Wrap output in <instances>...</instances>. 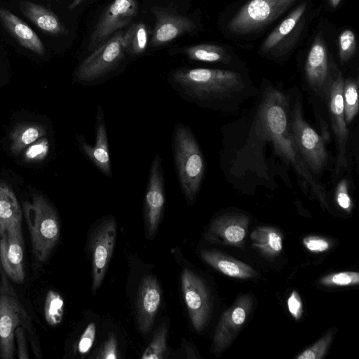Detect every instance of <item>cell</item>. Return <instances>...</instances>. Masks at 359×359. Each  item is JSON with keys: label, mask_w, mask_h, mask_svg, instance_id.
I'll use <instances>...</instances> for the list:
<instances>
[{"label": "cell", "mask_w": 359, "mask_h": 359, "mask_svg": "<svg viewBox=\"0 0 359 359\" xmlns=\"http://www.w3.org/2000/svg\"><path fill=\"white\" fill-rule=\"evenodd\" d=\"M168 81L182 100L224 112L236 111L252 93L243 76L232 70L180 67L170 72Z\"/></svg>", "instance_id": "cell-1"}, {"label": "cell", "mask_w": 359, "mask_h": 359, "mask_svg": "<svg viewBox=\"0 0 359 359\" xmlns=\"http://www.w3.org/2000/svg\"><path fill=\"white\" fill-rule=\"evenodd\" d=\"M289 111L286 96L278 90L268 88L264 93L256 116L258 135L271 142L276 154L290 163L320 201L326 204L322 184L310 172L295 144L290 127Z\"/></svg>", "instance_id": "cell-2"}, {"label": "cell", "mask_w": 359, "mask_h": 359, "mask_svg": "<svg viewBox=\"0 0 359 359\" xmlns=\"http://www.w3.org/2000/svg\"><path fill=\"white\" fill-rule=\"evenodd\" d=\"M172 151L177 180L190 205L194 203L205 173V160L192 130L182 123L175 125Z\"/></svg>", "instance_id": "cell-3"}, {"label": "cell", "mask_w": 359, "mask_h": 359, "mask_svg": "<svg viewBox=\"0 0 359 359\" xmlns=\"http://www.w3.org/2000/svg\"><path fill=\"white\" fill-rule=\"evenodd\" d=\"M25 215L34 254L40 262L46 261L60 237V223L55 209L41 195L34 194L25 203Z\"/></svg>", "instance_id": "cell-4"}, {"label": "cell", "mask_w": 359, "mask_h": 359, "mask_svg": "<svg viewBox=\"0 0 359 359\" xmlns=\"http://www.w3.org/2000/svg\"><path fill=\"white\" fill-rule=\"evenodd\" d=\"M291 133L306 165L313 175H318L328 162L326 140L306 121L301 100H296L289 111Z\"/></svg>", "instance_id": "cell-5"}, {"label": "cell", "mask_w": 359, "mask_h": 359, "mask_svg": "<svg viewBox=\"0 0 359 359\" xmlns=\"http://www.w3.org/2000/svg\"><path fill=\"white\" fill-rule=\"evenodd\" d=\"M122 36L123 33L117 32L84 59L75 70L74 81L92 86L108 79L124 58Z\"/></svg>", "instance_id": "cell-6"}, {"label": "cell", "mask_w": 359, "mask_h": 359, "mask_svg": "<svg viewBox=\"0 0 359 359\" xmlns=\"http://www.w3.org/2000/svg\"><path fill=\"white\" fill-rule=\"evenodd\" d=\"M116 237V222L109 215L95 226L90 236L92 260V292L100 287L107 271Z\"/></svg>", "instance_id": "cell-7"}, {"label": "cell", "mask_w": 359, "mask_h": 359, "mask_svg": "<svg viewBox=\"0 0 359 359\" xmlns=\"http://www.w3.org/2000/svg\"><path fill=\"white\" fill-rule=\"evenodd\" d=\"M296 0H250L231 19L228 29L235 34H247L269 23Z\"/></svg>", "instance_id": "cell-8"}, {"label": "cell", "mask_w": 359, "mask_h": 359, "mask_svg": "<svg viewBox=\"0 0 359 359\" xmlns=\"http://www.w3.org/2000/svg\"><path fill=\"white\" fill-rule=\"evenodd\" d=\"M143 205L147 236L151 238L157 231L165 205L164 172L159 154L154 156L149 168Z\"/></svg>", "instance_id": "cell-9"}, {"label": "cell", "mask_w": 359, "mask_h": 359, "mask_svg": "<svg viewBox=\"0 0 359 359\" xmlns=\"http://www.w3.org/2000/svg\"><path fill=\"white\" fill-rule=\"evenodd\" d=\"M343 85L342 74L339 72H336L326 99L328 103L332 129L337 142L336 173H338L341 169L348 168L346 149L349 131L344 116Z\"/></svg>", "instance_id": "cell-10"}, {"label": "cell", "mask_w": 359, "mask_h": 359, "mask_svg": "<svg viewBox=\"0 0 359 359\" xmlns=\"http://www.w3.org/2000/svg\"><path fill=\"white\" fill-rule=\"evenodd\" d=\"M181 286L191 324L200 332L206 325L211 311L208 289L203 280L188 269L182 273Z\"/></svg>", "instance_id": "cell-11"}, {"label": "cell", "mask_w": 359, "mask_h": 359, "mask_svg": "<svg viewBox=\"0 0 359 359\" xmlns=\"http://www.w3.org/2000/svg\"><path fill=\"white\" fill-rule=\"evenodd\" d=\"M137 9L136 0H114L95 26L90 37L88 50H95L111 34L126 26L135 17Z\"/></svg>", "instance_id": "cell-12"}, {"label": "cell", "mask_w": 359, "mask_h": 359, "mask_svg": "<svg viewBox=\"0 0 359 359\" xmlns=\"http://www.w3.org/2000/svg\"><path fill=\"white\" fill-rule=\"evenodd\" d=\"M95 144L91 145L82 135H76L77 144L82 154L104 176L111 178L112 170L104 110L97 105L95 123Z\"/></svg>", "instance_id": "cell-13"}, {"label": "cell", "mask_w": 359, "mask_h": 359, "mask_svg": "<svg viewBox=\"0 0 359 359\" xmlns=\"http://www.w3.org/2000/svg\"><path fill=\"white\" fill-rule=\"evenodd\" d=\"M252 304L250 296L243 295L223 313L214 334V353H220L230 345L244 324Z\"/></svg>", "instance_id": "cell-14"}, {"label": "cell", "mask_w": 359, "mask_h": 359, "mask_svg": "<svg viewBox=\"0 0 359 359\" xmlns=\"http://www.w3.org/2000/svg\"><path fill=\"white\" fill-rule=\"evenodd\" d=\"M25 313L15 296L7 291L0 294V357H14L15 330L25 320Z\"/></svg>", "instance_id": "cell-15"}, {"label": "cell", "mask_w": 359, "mask_h": 359, "mask_svg": "<svg viewBox=\"0 0 359 359\" xmlns=\"http://www.w3.org/2000/svg\"><path fill=\"white\" fill-rule=\"evenodd\" d=\"M334 76L330 72L326 48L323 42L317 39L311 47L306 60V81L315 94L326 100Z\"/></svg>", "instance_id": "cell-16"}, {"label": "cell", "mask_w": 359, "mask_h": 359, "mask_svg": "<svg viewBox=\"0 0 359 359\" xmlns=\"http://www.w3.org/2000/svg\"><path fill=\"white\" fill-rule=\"evenodd\" d=\"M22 228L12 226L0 236V260L7 276L15 283L25 279Z\"/></svg>", "instance_id": "cell-17"}, {"label": "cell", "mask_w": 359, "mask_h": 359, "mask_svg": "<svg viewBox=\"0 0 359 359\" xmlns=\"http://www.w3.org/2000/svg\"><path fill=\"white\" fill-rule=\"evenodd\" d=\"M161 301V289L156 278L151 275L142 278L136 299L137 321L142 333L146 334L151 330Z\"/></svg>", "instance_id": "cell-18"}, {"label": "cell", "mask_w": 359, "mask_h": 359, "mask_svg": "<svg viewBox=\"0 0 359 359\" xmlns=\"http://www.w3.org/2000/svg\"><path fill=\"white\" fill-rule=\"evenodd\" d=\"M249 219L241 214H226L216 218L205 237L210 242L236 245L246 235Z\"/></svg>", "instance_id": "cell-19"}, {"label": "cell", "mask_w": 359, "mask_h": 359, "mask_svg": "<svg viewBox=\"0 0 359 359\" xmlns=\"http://www.w3.org/2000/svg\"><path fill=\"white\" fill-rule=\"evenodd\" d=\"M151 11L156 19L151 40L152 46H162L196 29L194 23L184 16L167 13L161 9L152 8Z\"/></svg>", "instance_id": "cell-20"}, {"label": "cell", "mask_w": 359, "mask_h": 359, "mask_svg": "<svg viewBox=\"0 0 359 359\" xmlns=\"http://www.w3.org/2000/svg\"><path fill=\"white\" fill-rule=\"evenodd\" d=\"M0 20L22 46L39 55L44 53V46L39 37L18 16L8 9L0 7Z\"/></svg>", "instance_id": "cell-21"}, {"label": "cell", "mask_w": 359, "mask_h": 359, "mask_svg": "<svg viewBox=\"0 0 359 359\" xmlns=\"http://www.w3.org/2000/svg\"><path fill=\"white\" fill-rule=\"evenodd\" d=\"M201 258L209 265L230 277L246 279L256 276L249 265L215 250H202Z\"/></svg>", "instance_id": "cell-22"}, {"label": "cell", "mask_w": 359, "mask_h": 359, "mask_svg": "<svg viewBox=\"0 0 359 359\" xmlns=\"http://www.w3.org/2000/svg\"><path fill=\"white\" fill-rule=\"evenodd\" d=\"M21 12L37 27L50 34H63L65 29L58 17L47 8L28 1L20 3Z\"/></svg>", "instance_id": "cell-23"}, {"label": "cell", "mask_w": 359, "mask_h": 359, "mask_svg": "<svg viewBox=\"0 0 359 359\" xmlns=\"http://www.w3.org/2000/svg\"><path fill=\"white\" fill-rule=\"evenodd\" d=\"M22 212L13 191L0 180V236L12 226L22 228Z\"/></svg>", "instance_id": "cell-24"}, {"label": "cell", "mask_w": 359, "mask_h": 359, "mask_svg": "<svg viewBox=\"0 0 359 359\" xmlns=\"http://www.w3.org/2000/svg\"><path fill=\"white\" fill-rule=\"evenodd\" d=\"M46 135V129L41 124H19L14 128L11 133V150L13 154H18Z\"/></svg>", "instance_id": "cell-25"}, {"label": "cell", "mask_w": 359, "mask_h": 359, "mask_svg": "<svg viewBox=\"0 0 359 359\" xmlns=\"http://www.w3.org/2000/svg\"><path fill=\"white\" fill-rule=\"evenodd\" d=\"M250 237L253 246L267 257H273L282 250V237L276 229L259 227L252 232Z\"/></svg>", "instance_id": "cell-26"}, {"label": "cell", "mask_w": 359, "mask_h": 359, "mask_svg": "<svg viewBox=\"0 0 359 359\" xmlns=\"http://www.w3.org/2000/svg\"><path fill=\"white\" fill-rule=\"evenodd\" d=\"M306 5L301 4L296 8L282 22L266 37L262 45L261 51L266 53L275 47L284 37L294 28L305 12Z\"/></svg>", "instance_id": "cell-27"}, {"label": "cell", "mask_w": 359, "mask_h": 359, "mask_svg": "<svg viewBox=\"0 0 359 359\" xmlns=\"http://www.w3.org/2000/svg\"><path fill=\"white\" fill-rule=\"evenodd\" d=\"M148 31L143 23H135L123 34L122 46L125 53L131 56L142 54L147 46Z\"/></svg>", "instance_id": "cell-28"}, {"label": "cell", "mask_w": 359, "mask_h": 359, "mask_svg": "<svg viewBox=\"0 0 359 359\" xmlns=\"http://www.w3.org/2000/svg\"><path fill=\"white\" fill-rule=\"evenodd\" d=\"M184 53L192 60L205 62L227 63L229 57L224 48L212 44H198L186 48Z\"/></svg>", "instance_id": "cell-29"}, {"label": "cell", "mask_w": 359, "mask_h": 359, "mask_svg": "<svg viewBox=\"0 0 359 359\" xmlns=\"http://www.w3.org/2000/svg\"><path fill=\"white\" fill-rule=\"evenodd\" d=\"M343 102L345 119L348 124L354 120L359 111L358 83L357 80L351 78L344 79Z\"/></svg>", "instance_id": "cell-30"}, {"label": "cell", "mask_w": 359, "mask_h": 359, "mask_svg": "<svg viewBox=\"0 0 359 359\" xmlns=\"http://www.w3.org/2000/svg\"><path fill=\"white\" fill-rule=\"evenodd\" d=\"M168 327L163 323L158 327L153 338L141 356L142 359H161L167 357Z\"/></svg>", "instance_id": "cell-31"}, {"label": "cell", "mask_w": 359, "mask_h": 359, "mask_svg": "<svg viewBox=\"0 0 359 359\" xmlns=\"http://www.w3.org/2000/svg\"><path fill=\"white\" fill-rule=\"evenodd\" d=\"M64 301L56 292L50 290L46 296L44 315L47 323L51 326L59 325L63 317Z\"/></svg>", "instance_id": "cell-32"}, {"label": "cell", "mask_w": 359, "mask_h": 359, "mask_svg": "<svg viewBox=\"0 0 359 359\" xmlns=\"http://www.w3.org/2000/svg\"><path fill=\"white\" fill-rule=\"evenodd\" d=\"M319 283L325 286L354 285L359 283V273L355 271L331 273L323 277Z\"/></svg>", "instance_id": "cell-33"}, {"label": "cell", "mask_w": 359, "mask_h": 359, "mask_svg": "<svg viewBox=\"0 0 359 359\" xmlns=\"http://www.w3.org/2000/svg\"><path fill=\"white\" fill-rule=\"evenodd\" d=\"M333 337L332 331H329L316 343L309 347L296 357L297 359H320L323 358L330 346Z\"/></svg>", "instance_id": "cell-34"}, {"label": "cell", "mask_w": 359, "mask_h": 359, "mask_svg": "<svg viewBox=\"0 0 359 359\" xmlns=\"http://www.w3.org/2000/svg\"><path fill=\"white\" fill-rule=\"evenodd\" d=\"M356 47L355 34L351 29L344 30L339 36V55L341 64L348 61L353 55Z\"/></svg>", "instance_id": "cell-35"}, {"label": "cell", "mask_w": 359, "mask_h": 359, "mask_svg": "<svg viewBox=\"0 0 359 359\" xmlns=\"http://www.w3.org/2000/svg\"><path fill=\"white\" fill-rule=\"evenodd\" d=\"M50 144L46 137H41L30 145L24 152V159L27 162H39L43 160L48 154Z\"/></svg>", "instance_id": "cell-36"}, {"label": "cell", "mask_w": 359, "mask_h": 359, "mask_svg": "<svg viewBox=\"0 0 359 359\" xmlns=\"http://www.w3.org/2000/svg\"><path fill=\"white\" fill-rule=\"evenodd\" d=\"M335 199L338 205L343 210L350 211L353 206L349 194V182L347 179H341L335 189Z\"/></svg>", "instance_id": "cell-37"}, {"label": "cell", "mask_w": 359, "mask_h": 359, "mask_svg": "<svg viewBox=\"0 0 359 359\" xmlns=\"http://www.w3.org/2000/svg\"><path fill=\"white\" fill-rule=\"evenodd\" d=\"M95 334L96 325L95 323L91 322L88 325L79 339L78 344L79 353L86 354L90 350L95 338Z\"/></svg>", "instance_id": "cell-38"}, {"label": "cell", "mask_w": 359, "mask_h": 359, "mask_svg": "<svg viewBox=\"0 0 359 359\" xmlns=\"http://www.w3.org/2000/svg\"><path fill=\"white\" fill-rule=\"evenodd\" d=\"M97 358L101 359H117L118 358L117 341L113 334H110L104 341L102 347L96 355Z\"/></svg>", "instance_id": "cell-39"}, {"label": "cell", "mask_w": 359, "mask_h": 359, "mask_svg": "<svg viewBox=\"0 0 359 359\" xmlns=\"http://www.w3.org/2000/svg\"><path fill=\"white\" fill-rule=\"evenodd\" d=\"M303 243L309 250L314 252H322L330 248V243L328 241L315 236L304 238Z\"/></svg>", "instance_id": "cell-40"}, {"label": "cell", "mask_w": 359, "mask_h": 359, "mask_svg": "<svg viewBox=\"0 0 359 359\" xmlns=\"http://www.w3.org/2000/svg\"><path fill=\"white\" fill-rule=\"evenodd\" d=\"M287 307L290 314L296 319L301 318L303 313V305L301 297L297 291H293L287 299Z\"/></svg>", "instance_id": "cell-41"}, {"label": "cell", "mask_w": 359, "mask_h": 359, "mask_svg": "<svg viewBox=\"0 0 359 359\" xmlns=\"http://www.w3.org/2000/svg\"><path fill=\"white\" fill-rule=\"evenodd\" d=\"M15 337L18 346V358L20 359L29 358L28 351L27 349L26 338L22 325H19L15 330Z\"/></svg>", "instance_id": "cell-42"}, {"label": "cell", "mask_w": 359, "mask_h": 359, "mask_svg": "<svg viewBox=\"0 0 359 359\" xmlns=\"http://www.w3.org/2000/svg\"><path fill=\"white\" fill-rule=\"evenodd\" d=\"M84 1L86 0H73L72 3L69 6V8L72 10Z\"/></svg>", "instance_id": "cell-43"}, {"label": "cell", "mask_w": 359, "mask_h": 359, "mask_svg": "<svg viewBox=\"0 0 359 359\" xmlns=\"http://www.w3.org/2000/svg\"><path fill=\"white\" fill-rule=\"evenodd\" d=\"M341 0H330V3L333 8L337 7Z\"/></svg>", "instance_id": "cell-44"}]
</instances>
